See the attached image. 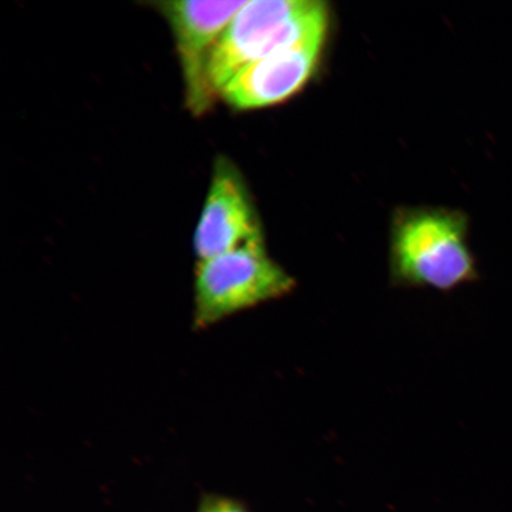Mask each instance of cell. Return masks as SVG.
Segmentation results:
<instances>
[{
	"mask_svg": "<svg viewBox=\"0 0 512 512\" xmlns=\"http://www.w3.org/2000/svg\"><path fill=\"white\" fill-rule=\"evenodd\" d=\"M264 241L258 216L238 169L216 160L208 195L194 234L197 261Z\"/></svg>",
	"mask_w": 512,
	"mask_h": 512,
	"instance_id": "5",
	"label": "cell"
},
{
	"mask_svg": "<svg viewBox=\"0 0 512 512\" xmlns=\"http://www.w3.org/2000/svg\"><path fill=\"white\" fill-rule=\"evenodd\" d=\"M329 21L318 0H248L223 32L210 63V82L217 95L251 64L291 46Z\"/></svg>",
	"mask_w": 512,
	"mask_h": 512,
	"instance_id": "3",
	"label": "cell"
},
{
	"mask_svg": "<svg viewBox=\"0 0 512 512\" xmlns=\"http://www.w3.org/2000/svg\"><path fill=\"white\" fill-rule=\"evenodd\" d=\"M247 2L171 0L155 4L174 35L185 101L192 114H206L214 104L217 94L210 82L211 59L223 32Z\"/></svg>",
	"mask_w": 512,
	"mask_h": 512,
	"instance_id": "4",
	"label": "cell"
},
{
	"mask_svg": "<svg viewBox=\"0 0 512 512\" xmlns=\"http://www.w3.org/2000/svg\"><path fill=\"white\" fill-rule=\"evenodd\" d=\"M197 512H251L247 505L232 497L206 494L201 497Z\"/></svg>",
	"mask_w": 512,
	"mask_h": 512,
	"instance_id": "7",
	"label": "cell"
},
{
	"mask_svg": "<svg viewBox=\"0 0 512 512\" xmlns=\"http://www.w3.org/2000/svg\"><path fill=\"white\" fill-rule=\"evenodd\" d=\"M328 23L318 24L291 46L242 69L223 87L221 98L241 111L277 105L290 98L316 68Z\"/></svg>",
	"mask_w": 512,
	"mask_h": 512,
	"instance_id": "6",
	"label": "cell"
},
{
	"mask_svg": "<svg viewBox=\"0 0 512 512\" xmlns=\"http://www.w3.org/2000/svg\"><path fill=\"white\" fill-rule=\"evenodd\" d=\"M296 281L267 253L265 242L196 262L192 329L204 331L239 313L291 294Z\"/></svg>",
	"mask_w": 512,
	"mask_h": 512,
	"instance_id": "2",
	"label": "cell"
},
{
	"mask_svg": "<svg viewBox=\"0 0 512 512\" xmlns=\"http://www.w3.org/2000/svg\"><path fill=\"white\" fill-rule=\"evenodd\" d=\"M395 285L450 292L479 277L464 215L421 210L396 223L390 245Z\"/></svg>",
	"mask_w": 512,
	"mask_h": 512,
	"instance_id": "1",
	"label": "cell"
}]
</instances>
